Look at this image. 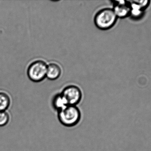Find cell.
Wrapping results in <instances>:
<instances>
[{
  "mask_svg": "<svg viewBox=\"0 0 151 151\" xmlns=\"http://www.w3.org/2000/svg\"><path fill=\"white\" fill-rule=\"evenodd\" d=\"M130 2V16L134 20H138L142 17L144 10L135 1H129Z\"/></svg>",
  "mask_w": 151,
  "mask_h": 151,
  "instance_id": "52a82bcc",
  "label": "cell"
},
{
  "mask_svg": "<svg viewBox=\"0 0 151 151\" xmlns=\"http://www.w3.org/2000/svg\"><path fill=\"white\" fill-rule=\"evenodd\" d=\"M9 116L5 111H0V126H5L8 123Z\"/></svg>",
  "mask_w": 151,
  "mask_h": 151,
  "instance_id": "30bf717a",
  "label": "cell"
},
{
  "mask_svg": "<svg viewBox=\"0 0 151 151\" xmlns=\"http://www.w3.org/2000/svg\"><path fill=\"white\" fill-rule=\"evenodd\" d=\"M69 105H76L81 100L82 94L78 87L70 85L65 88L61 93Z\"/></svg>",
  "mask_w": 151,
  "mask_h": 151,
  "instance_id": "277c9868",
  "label": "cell"
},
{
  "mask_svg": "<svg viewBox=\"0 0 151 151\" xmlns=\"http://www.w3.org/2000/svg\"><path fill=\"white\" fill-rule=\"evenodd\" d=\"M10 103L9 96L3 92H0V111H4L9 107Z\"/></svg>",
  "mask_w": 151,
  "mask_h": 151,
  "instance_id": "9c48e42d",
  "label": "cell"
},
{
  "mask_svg": "<svg viewBox=\"0 0 151 151\" xmlns=\"http://www.w3.org/2000/svg\"><path fill=\"white\" fill-rule=\"evenodd\" d=\"M58 118L61 124L65 126H74L81 120V112L76 105H68L58 111Z\"/></svg>",
  "mask_w": 151,
  "mask_h": 151,
  "instance_id": "7a4b0ae2",
  "label": "cell"
},
{
  "mask_svg": "<svg viewBox=\"0 0 151 151\" xmlns=\"http://www.w3.org/2000/svg\"><path fill=\"white\" fill-rule=\"evenodd\" d=\"M52 104L54 108L57 111H58L69 105L65 98L61 94L56 95L52 101Z\"/></svg>",
  "mask_w": 151,
  "mask_h": 151,
  "instance_id": "ba28073f",
  "label": "cell"
},
{
  "mask_svg": "<svg viewBox=\"0 0 151 151\" xmlns=\"http://www.w3.org/2000/svg\"><path fill=\"white\" fill-rule=\"evenodd\" d=\"M113 4V10L117 18H125L130 16V6L129 1H112Z\"/></svg>",
  "mask_w": 151,
  "mask_h": 151,
  "instance_id": "5b68a950",
  "label": "cell"
},
{
  "mask_svg": "<svg viewBox=\"0 0 151 151\" xmlns=\"http://www.w3.org/2000/svg\"><path fill=\"white\" fill-rule=\"evenodd\" d=\"M47 64L42 60H38L32 63L28 66L27 74L29 79L34 82H40L44 79L47 75Z\"/></svg>",
  "mask_w": 151,
  "mask_h": 151,
  "instance_id": "3957f363",
  "label": "cell"
},
{
  "mask_svg": "<svg viewBox=\"0 0 151 151\" xmlns=\"http://www.w3.org/2000/svg\"><path fill=\"white\" fill-rule=\"evenodd\" d=\"M62 69L58 64L50 63L47 65L46 77L50 80L57 79L61 76Z\"/></svg>",
  "mask_w": 151,
  "mask_h": 151,
  "instance_id": "8992f818",
  "label": "cell"
},
{
  "mask_svg": "<svg viewBox=\"0 0 151 151\" xmlns=\"http://www.w3.org/2000/svg\"><path fill=\"white\" fill-rule=\"evenodd\" d=\"M141 6L142 8L145 10L147 7L150 5V1L149 0H139V1H135Z\"/></svg>",
  "mask_w": 151,
  "mask_h": 151,
  "instance_id": "8fae6325",
  "label": "cell"
},
{
  "mask_svg": "<svg viewBox=\"0 0 151 151\" xmlns=\"http://www.w3.org/2000/svg\"><path fill=\"white\" fill-rule=\"evenodd\" d=\"M117 19L113 9L104 8L99 10L95 15L94 23L99 29L106 30L111 29L115 25Z\"/></svg>",
  "mask_w": 151,
  "mask_h": 151,
  "instance_id": "6da1fadb",
  "label": "cell"
}]
</instances>
